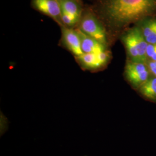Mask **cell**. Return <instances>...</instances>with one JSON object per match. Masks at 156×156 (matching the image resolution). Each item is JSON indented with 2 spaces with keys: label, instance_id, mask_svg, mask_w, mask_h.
<instances>
[{
  "label": "cell",
  "instance_id": "6da1fadb",
  "mask_svg": "<svg viewBox=\"0 0 156 156\" xmlns=\"http://www.w3.org/2000/svg\"><path fill=\"white\" fill-rule=\"evenodd\" d=\"M101 12L115 28H123L156 15V0H102Z\"/></svg>",
  "mask_w": 156,
  "mask_h": 156
},
{
  "label": "cell",
  "instance_id": "7a4b0ae2",
  "mask_svg": "<svg viewBox=\"0 0 156 156\" xmlns=\"http://www.w3.org/2000/svg\"><path fill=\"white\" fill-rule=\"evenodd\" d=\"M122 41L127 51L128 60L146 62V50L148 43L145 40L139 26L129 29L123 34Z\"/></svg>",
  "mask_w": 156,
  "mask_h": 156
},
{
  "label": "cell",
  "instance_id": "3957f363",
  "mask_svg": "<svg viewBox=\"0 0 156 156\" xmlns=\"http://www.w3.org/2000/svg\"><path fill=\"white\" fill-rule=\"evenodd\" d=\"M80 20L79 30L106 46L105 30L93 12L90 11L84 12Z\"/></svg>",
  "mask_w": 156,
  "mask_h": 156
},
{
  "label": "cell",
  "instance_id": "277c9868",
  "mask_svg": "<svg viewBox=\"0 0 156 156\" xmlns=\"http://www.w3.org/2000/svg\"><path fill=\"white\" fill-rule=\"evenodd\" d=\"M124 75L134 89L138 90L151 76L146 62L128 60L125 67Z\"/></svg>",
  "mask_w": 156,
  "mask_h": 156
},
{
  "label": "cell",
  "instance_id": "5b68a950",
  "mask_svg": "<svg viewBox=\"0 0 156 156\" xmlns=\"http://www.w3.org/2000/svg\"><path fill=\"white\" fill-rule=\"evenodd\" d=\"M82 67L89 69H97L104 67L110 58V53L105 50L100 53H83L76 57Z\"/></svg>",
  "mask_w": 156,
  "mask_h": 156
},
{
  "label": "cell",
  "instance_id": "8992f818",
  "mask_svg": "<svg viewBox=\"0 0 156 156\" xmlns=\"http://www.w3.org/2000/svg\"><path fill=\"white\" fill-rule=\"evenodd\" d=\"M33 4L35 9L60 23L62 8L59 0H33Z\"/></svg>",
  "mask_w": 156,
  "mask_h": 156
},
{
  "label": "cell",
  "instance_id": "52a82bcc",
  "mask_svg": "<svg viewBox=\"0 0 156 156\" xmlns=\"http://www.w3.org/2000/svg\"><path fill=\"white\" fill-rule=\"evenodd\" d=\"M62 37L64 44L75 56L78 57L83 54L80 39L76 30L63 27L62 28Z\"/></svg>",
  "mask_w": 156,
  "mask_h": 156
},
{
  "label": "cell",
  "instance_id": "ba28073f",
  "mask_svg": "<svg viewBox=\"0 0 156 156\" xmlns=\"http://www.w3.org/2000/svg\"><path fill=\"white\" fill-rule=\"evenodd\" d=\"M149 44H156V16L147 17L136 23Z\"/></svg>",
  "mask_w": 156,
  "mask_h": 156
},
{
  "label": "cell",
  "instance_id": "9c48e42d",
  "mask_svg": "<svg viewBox=\"0 0 156 156\" xmlns=\"http://www.w3.org/2000/svg\"><path fill=\"white\" fill-rule=\"evenodd\" d=\"M81 42V47L83 53L98 54L106 50V46L83 33L79 28L76 30Z\"/></svg>",
  "mask_w": 156,
  "mask_h": 156
},
{
  "label": "cell",
  "instance_id": "30bf717a",
  "mask_svg": "<svg viewBox=\"0 0 156 156\" xmlns=\"http://www.w3.org/2000/svg\"><path fill=\"white\" fill-rule=\"evenodd\" d=\"M137 91L145 100L156 103V77L151 76Z\"/></svg>",
  "mask_w": 156,
  "mask_h": 156
},
{
  "label": "cell",
  "instance_id": "8fae6325",
  "mask_svg": "<svg viewBox=\"0 0 156 156\" xmlns=\"http://www.w3.org/2000/svg\"><path fill=\"white\" fill-rule=\"evenodd\" d=\"M59 2L62 11L80 20L82 8L78 0H59Z\"/></svg>",
  "mask_w": 156,
  "mask_h": 156
},
{
  "label": "cell",
  "instance_id": "7c38bea8",
  "mask_svg": "<svg viewBox=\"0 0 156 156\" xmlns=\"http://www.w3.org/2000/svg\"><path fill=\"white\" fill-rule=\"evenodd\" d=\"M79 21V20L78 19L62 11L61 22L64 25L71 27L75 25Z\"/></svg>",
  "mask_w": 156,
  "mask_h": 156
},
{
  "label": "cell",
  "instance_id": "4fadbf2b",
  "mask_svg": "<svg viewBox=\"0 0 156 156\" xmlns=\"http://www.w3.org/2000/svg\"><path fill=\"white\" fill-rule=\"evenodd\" d=\"M146 55L147 60L156 61V44H148Z\"/></svg>",
  "mask_w": 156,
  "mask_h": 156
},
{
  "label": "cell",
  "instance_id": "5bb4252c",
  "mask_svg": "<svg viewBox=\"0 0 156 156\" xmlns=\"http://www.w3.org/2000/svg\"><path fill=\"white\" fill-rule=\"evenodd\" d=\"M146 64L151 73V76L156 77V61L147 60Z\"/></svg>",
  "mask_w": 156,
  "mask_h": 156
}]
</instances>
